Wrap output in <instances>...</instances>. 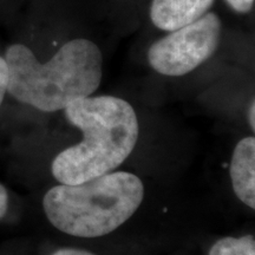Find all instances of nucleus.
<instances>
[{
  "label": "nucleus",
  "instance_id": "nucleus-8",
  "mask_svg": "<svg viewBox=\"0 0 255 255\" xmlns=\"http://www.w3.org/2000/svg\"><path fill=\"white\" fill-rule=\"evenodd\" d=\"M231 11L240 15L250 14L253 12L255 0H223Z\"/></svg>",
  "mask_w": 255,
  "mask_h": 255
},
{
  "label": "nucleus",
  "instance_id": "nucleus-5",
  "mask_svg": "<svg viewBox=\"0 0 255 255\" xmlns=\"http://www.w3.org/2000/svg\"><path fill=\"white\" fill-rule=\"evenodd\" d=\"M216 0H151L148 17L158 31H176L193 24L214 7Z\"/></svg>",
  "mask_w": 255,
  "mask_h": 255
},
{
  "label": "nucleus",
  "instance_id": "nucleus-12",
  "mask_svg": "<svg viewBox=\"0 0 255 255\" xmlns=\"http://www.w3.org/2000/svg\"><path fill=\"white\" fill-rule=\"evenodd\" d=\"M248 123H250V127L252 128V130H255V103L254 100H252L250 108H248Z\"/></svg>",
  "mask_w": 255,
  "mask_h": 255
},
{
  "label": "nucleus",
  "instance_id": "nucleus-7",
  "mask_svg": "<svg viewBox=\"0 0 255 255\" xmlns=\"http://www.w3.org/2000/svg\"><path fill=\"white\" fill-rule=\"evenodd\" d=\"M209 255H255L254 237L220 239L210 248Z\"/></svg>",
  "mask_w": 255,
  "mask_h": 255
},
{
  "label": "nucleus",
  "instance_id": "nucleus-11",
  "mask_svg": "<svg viewBox=\"0 0 255 255\" xmlns=\"http://www.w3.org/2000/svg\"><path fill=\"white\" fill-rule=\"evenodd\" d=\"M52 255H95L91 252L84 250H76V248H62L55 252Z\"/></svg>",
  "mask_w": 255,
  "mask_h": 255
},
{
  "label": "nucleus",
  "instance_id": "nucleus-3",
  "mask_svg": "<svg viewBox=\"0 0 255 255\" xmlns=\"http://www.w3.org/2000/svg\"><path fill=\"white\" fill-rule=\"evenodd\" d=\"M144 186L127 171L108 173L77 184L52 187L43 199L51 225L78 238H100L116 231L137 212Z\"/></svg>",
  "mask_w": 255,
  "mask_h": 255
},
{
  "label": "nucleus",
  "instance_id": "nucleus-1",
  "mask_svg": "<svg viewBox=\"0 0 255 255\" xmlns=\"http://www.w3.org/2000/svg\"><path fill=\"white\" fill-rule=\"evenodd\" d=\"M8 95L43 113L64 110L100 88L103 55L94 40L76 37L64 41L46 60H40L23 41L6 47Z\"/></svg>",
  "mask_w": 255,
  "mask_h": 255
},
{
  "label": "nucleus",
  "instance_id": "nucleus-6",
  "mask_svg": "<svg viewBox=\"0 0 255 255\" xmlns=\"http://www.w3.org/2000/svg\"><path fill=\"white\" fill-rule=\"evenodd\" d=\"M231 180L235 195L250 208H255V138L241 139L231 161Z\"/></svg>",
  "mask_w": 255,
  "mask_h": 255
},
{
  "label": "nucleus",
  "instance_id": "nucleus-4",
  "mask_svg": "<svg viewBox=\"0 0 255 255\" xmlns=\"http://www.w3.org/2000/svg\"><path fill=\"white\" fill-rule=\"evenodd\" d=\"M223 23L214 11L176 31L168 32L149 46L146 59L162 76L181 77L212 58L222 39Z\"/></svg>",
  "mask_w": 255,
  "mask_h": 255
},
{
  "label": "nucleus",
  "instance_id": "nucleus-10",
  "mask_svg": "<svg viewBox=\"0 0 255 255\" xmlns=\"http://www.w3.org/2000/svg\"><path fill=\"white\" fill-rule=\"evenodd\" d=\"M8 208V193L6 188L0 183V220L4 218Z\"/></svg>",
  "mask_w": 255,
  "mask_h": 255
},
{
  "label": "nucleus",
  "instance_id": "nucleus-2",
  "mask_svg": "<svg viewBox=\"0 0 255 255\" xmlns=\"http://www.w3.org/2000/svg\"><path fill=\"white\" fill-rule=\"evenodd\" d=\"M83 141L56 156L53 177L63 184H77L119 168L138 139V121L131 104L115 96H88L64 109Z\"/></svg>",
  "mask_w": 255,
  "mask_h": 255
},
{
  "label": "nucleus",
  "instance_id": "nucleus-9",
  "mask_svg": "<svg viewBox=\"0 0 255 255\" xmlns=\"http://www.w3.org/2000/svg\"><path fill=\"white\" fill-rule=\"evenodd\" d=\"M8 66L4 58V56L0 55V108L4 103L6 95H8Z\"/></svg>",
  "mask_w": 255,
  "mask_h": 255
}]
</instances>
